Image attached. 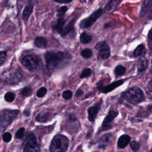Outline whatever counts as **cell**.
Returning <instances> with one entry per match:
<instances>
[{"mask_svg": "<svg viewBox=\"0 0 152 152\" xmlns=\"http://www.w3.org/2000/svg\"><path fill=\"white\" fill-rule=\"evenodd\" d=\"M45 58L46 68L49 70L53 71L68 65L71 59V55L65 52L51 50L45 53Z\"/></svg>", "mask_w": 152, "mask_h": 152, "instance_id": "1", "label": "cell"}, {"mask_svg": "<svg viewBox=\"0 0 152 152\" xmlns=\"http://www.w3.org/2000/svg\"><path fill=\"white\" fill-rule=\"evenodd\" d=\"M121 99L133 104H138L145 100V95L142 90L137 86L132 87L122 92Z\"/></svg>", "mask_w": 152, "mask_h": 152, "instance_id": "2", "label": "cell"}, {"mask_svg": "<svg viewBox=\"0 0 152 152\" xmlns=\"http://www.w3.org/2000/svg\"><path fill=\"white\" fill-rule=\"evenodd\" d=\"M69 145V140L65 135H56L52 139L50 150L51 152H66Z\"/></svg>", "mask_w": 152, "mask_h": 152, "instance_id": "3", "label": "cell"}, {"mask_svg": "<svg viewBox=\"0 0 152 152\" xmlns=\"http://www.w3.org/2000/svg\"><path fill=\"white\" fill-rule=\"evenodd\" d=\"M21 63L27 69L33 71L38 69L42 65V62L39 56L34 55H28L23 58Z\"/></svg>", "mask_w": 152, "mask_h": 152, "instance_id": "4", "label": "cell"}, {"mask_svg": "<svg viewBox=\"0 0 152 152\" xmlns=\"http://www.w3.org/2000/svg\"><path fill=\"white\" fill-rule=\"evenodd\" d=\"M23 152H40V146L37 142L36 138L31 132L28 133L26 137Z\"/></svg>", "mask_w": 152, "mask_h": 152, "instance_id": "5", "label": "cell"}, {"mask_svg": "<svg viewBox=\"0 0 152 152\" xmlns=\"http://www.w3.org/2000/svg\"><path fill=\"white\" fill-rule=\"evenodd\" d=\"M19 111L17 110H4L0 115V125L1 127L8 126L17 117Z\"/></svg>", "mask_w": 152, "mask_h": 152, "instance_id": "6", "label": "cell"}, {"mask_svg": "<svg viewBox=\"0 0 152 152\" xmlns=\"http://www.w3.org/2000/svg\"><path fill=\"white\" fill-rule=\"evenodd\" d=\"M103 13V10L102 8L97 9L91 13L89 17L83 19L79 24V27L82 29L91 27L102 15Z\"/></svg>", "mask_w": 152, "mask_h": 152, "instance_id": "7", "label": "cell"}, {"mask_svg": "<svg viewBox=\"0 0 152 152\" xmlns=\"http://www.w3.org/2000/svg\"><path fill=\"white\" fill-rule=\"evenodd\" d=\"M124 82H125V80L121 79V80H119L114 82H112L110 84L106 86H103L100 83H99L97 84V88L98 89L99 91H100V93L106 94L107 93H109L113 91L117 87L121 86Z\"/></svg>", "mask_w": 152, "mask_h": 152, "instance_id": "8", "label": "cell"}, {"mask_svg": "<svg viewBox=\"0 0 152 152\" xmlns=\"http://www.w3.org/2000/svg\"><path fill=\"white\" fill-rule=\"evenodd\" d=\"M94 48L98 50L100 56L103 59H107L110 56V47L105 41L97 43Z\"/></svg>", "mask_w": 152, "mask_h": 152, "instance_id": "9", "label": "cell"}, {"mask_svg": "<svg viewBox=\"0 0 152 152\" xmlns=\"http://www.w3.org/2000/svg\"><path fill=\"white\" fill-rule=\"evenodd\" d=\"M119 112L118 110H110L108 112L107 115L104 118L102 124L101 128L102 130H107L111 128L110 124L111 122L114 120V119L117 117L118 115Z\"/></svg>", "mask_w": 152, "mask_h": 152, "instance_id": "10", "label": "cell"}, {"mask_svg": "<svg viewBox=\"0 0 152 152\" xmlns=\"http://www.w3.org/2000/svg\"><path fill=\"white\" fill-rule=\"evenodd\" d=\"M22 78L21 72L18 71L11 72L7 77L6 81L10 84H15L18 83Z\"/></svg>", "mask_w": 152, "mask_h": 152, "instance_id": "11", "label": "cell"}, {"mask_svg": "<svg viewBox=\"0 0 152 152\" xmlns=\"http://www.w3.org/2000/svg\"><path fill=\"white\" fill-rule=\"evenodd\" d=\"M112 134L111 133H107L103 135L99 141V147L102 149H106L111 142Z\"/></svg>", "mask_w": 152, "mask_h": 152, "instance_id": "12", "label": "cell"}, {"mask_svg": "<svg viewBox=\"0 0 152 152\" xmlns=\"http://www.w3.org/2000/svg\"><path fill=\"white\" fill-rule=\"evenodd\" d=\"M74 23H75V20H72L69 22H68L67 24L66 23L65 26L64 27L62 31L59 34V35L64 37L68 34L72 33L74 31Z\"/></svg>", "mask_w": 152, "mask_h": 152, "instance_id": "13", "label": "cell"}, {"mask_svg": "<svg viewBox=\"0 0 152 152\" xmlns=\"http://www.w3.org/2000/svg\"><path fill=\"white\" fill-rule=\"evenodd\" d=\"M121 2H122V1H113V0L109 1L106 4L103 10V12L106 14L113 12L119 6Z\"/></svg>", "mask_w": 152, "mask_h": 152, "instance_id": "14", "label": "cell"}, {"mask_svg": "<svg viewBox=\"0 0 152 152\" xmlns=\"http://www.w3.org/2000/svg\"><path fill=\"white\" fill-rule=\"evenodd\" d=\"M66 23V21L63 17H59L57 19L56 23L53 25L52 28L54 31H55L59 34L61 33V32L62 31L64 27L65 26Z\"/></svg>", "mask_w": 152, "mask_h": 152, "instance_id": "15", "label": "cell"}, {"mask_svg": "<svg viewBox=\"0 0 152 152\" xmlns=\"http://www.w3.org/2000/svg\"><path fill=\"white\" fill-rule=\"evenodd\" d=\"M100 110V107L98 105L90 107L87 110L88 119L89 121L93 122L96 119L97 113Z\"/></svg>", "mask_w": 152, "mask_h": 152, "instance_id": "16", "label": "cell"}, {"mask_svg": "<svg viewBox=\"0 0 152 152\" xmlns=\"http://www.w3.org/2000/svg\"><path fill=\"white\" fill-rule=\"evenodd\" d=\"M151 7H152V1H149V0L144 1L142 4L141 8L140 10V17H141L144 16L148 11L151 12Z\"/></svg>", "mask_w": 152, "mask_h": 152, "instance_id": "17", "label": "cell"}, {"mask_svg": "<svg viewBox=\"0 0 152 152\" xmlns=\"http://www.w3.org/2000/svg\"><path fill=\"white\" fill-rule=\"evenodd\" d=\"M53 116L50 112H42L37 114L35 118L36 121L39 122H46L52 119Z\"/></svg>", "mask_w": 152, "mask_h": 152, "instance_id": "18", "label": "cell"}, {"mask_svg": "<svg viewBox=\"0 0 152 152\" xmlns=\"http://www.w3.org/2000/svg\"><path fill=\"white\" fill-rule=\"evenodd\" d=\"M33 7H34V4L32 3L31 2H29L26 4L23 10V15H22V17L24 20H27L29 18L30 14L33 12Z\"/></svg>", "mask_w": 152, "mask_h": 152, "instance_id": "19", "label": "cell"}, {"mask_svg": "<svg viewBox=\"0 0 152 152\" xmlns=\"http://www.w3.org/2000/svg\"><path fill=\"white\" fill-rule=\"evenodd\" d=\"M131 138L127 134H124L122 135L118 140V147L120 148H125L130 142Z\"/></svg>", "mask_w": 152, "mask_h": 152, "instance_id": "20", "label": "cell"}, {"mask_svg": "<svg viewBox=\"0 0 152 152\" xmlns=\"http://www.w3.org/2000/svg\"><path fill=\"white\" fill-rule=\"evenodd\" d=\"M148 60L144 56L141 57L137 63V70L139 72H142L145 71L148 68Z\"/></svg>", "mask_w": 152, "mask_h": 152, "instance_id": "21", "label": "cell"}, {"mask_svg": "<svg viewBox=\"0 0 152 152\" xmlns=\"http://www.w3.org/2000/svg\"><path fill=\"white\" fill-rule=\"evenodd\" d=\"M146 53V49L144 44H140L138 45L136 48L134 49L133 55L134 56L137 58V57H144V55Z\"/></svg>", "mask_w": 152, "mask_h": 152, "instance_id": "22", "label": "cell"}, {"mask_svg": "<svg viewBox=\"0 0 152 152\" xmlns=\"http://www.w3.org/2000/svg\"><path fill=\"white\" fill-rule=\"evenodd\" d=\"M34 45L39 48H45L48 44L47 39L42 36H37L34 40Z\"/></svg>", "mask_w": 152, "mask_h": 152, "instance_id": "23", "label": "cell"}, {"mask_svg": "<svg viewBox=\"0 0 152 152\" xmlns=\"http://www.w3.org/2000/svg\"><path fill=\"white\" fill-rule=\"evenodd\" d=\"M92 39V36L85 31L82 32L80 36V40L83 44H87L91 42Z\"/></svg>", "mask_w": 152, "mask_h": 152, "instance_id": "24", "label": "cell"}, {"mask_svg": "<svg viewBox=\"0 0 152 152\" xmlns=\"http://www.w3.org/2000/svg\"><path fill=\"white\" fill-rule=\"evenodd\" d=\"M125 72L126 68L122 65H117L114 69V73L116 77H120L124 75L125 74Z\"/></svg>", "mask_w": 152, "mask_h": 152, "instance_id": "25", "label": "cell"}, {"mask_svg": "<svg viewBox=\"0 0 152 152\" xmlns=\"http://www.w3.org/2000/svg\"><path fill=\"white\" fill-rule=\"evenodd\" d=\"M81 56L84 59H89L93 56V52L90 49L86 48L81 52Z\"/></svg>", "mask_w": 152, "mask_h": 152, "instance_id": "26", "label": "cell"}, {"mask_svg": "<svg viewBox=\"0 0 152 152\" xmlns=\"http://www.w3.org/2000/svg\"><path fill=\"white\" fill-rule=\"evenodd\" d=\"M91 74H92L91 69L89 68H86L82 71V72L80 75V78H88L91 75Z\"/></svg>", "mask_w": 152, "mask_h": 152, "instance_id": "27", "label": "cell"}, {"mask_svg": "<svg viewBox=\"0 0 152 152\" xmlns=\"http://www.w3.org/2000/svg\"><path fill=\"white\" fill-rule=\"evenodd\" d=\"M32 94V89L29 87H24L20 91V94L23 97H28Z\"/></svg>", "mask_w": 152, "mask_h": 152, "instance_id": "28", "label": "cell"}, {"mask_svg": "<svg viewBox=\"0 0 152 152\" xmlns=\"http://www.w3.org/2000/svg\"><path fill=\"white\" fill-rule=\"evenodd\" d=\"M47 88L45 87H40L36 93V96L39 98H42L45 96V94L47 93Z\"/></svg>", "mask_w": 152, "mask_h": 152, "instance_id": "29", "label": "cell"}, {"mask_svg": "<svg viewBox=\"0 0 152 152\" xmlns=\"http://www.w3.org/2000/svg\"><path fill=\"white\" fill-rule=\"evenodd\" d=\"M68 8L66 5H64L61 7L58 10H57V16L58 17H62L65 13L67 11Z\"/></svg>", "mask_w": 152, "mask_h": 152, "instance_id": "30", "label": "cell"}, {"mask_svg": "<svg viewBox=\"0 0 152 152\" xmlns=\"http://www.w3.org/2000/svg\"><path fill=\"white\" fill-rule=\"evenodd\" d=\"M15 94L12 92H8L7 93L5 94V96H4V98H5V100L8 102H12L14 99H15Z\"/></svg>", "mask_w": 152, "mask_h": 152, "instance_id": "31", "label": "cell"}, {"mask_svg": "<svg viewBox=\"0 0 152 152\" xmlns=\"http://www.w3.org/2000/svg\"><path fill=\"white\" fill-rule=\"evenodd\" d=\"M62 96L65 100H69L72 97V92L70 90H66L62 92Z\"/></svg>", "mask_w": 152, "mask_h": 152, "instance_id": "32", "label": "cell"}, {"mask_svg": "<svg viewBox=\"0 0 152 152\" xmlns=\"http://www.w3.org/2000/svg\"><path fill=\"white\" fill-rule=\"evenodd\" d=\"M131 148L134 151H137L140 149V144L135 141H133L130 144Z\"/></svg>", "mask_w": 152, "mask_h": 152, "instance_id": "33", "label": "cell"}, {"mask_svg": "<svg viewBox=\"0 0 152 152\" xmlns=\"http://www.w3.org/2000/svg\"><path fill=\"white\" fill-rule=\"evenodd\" d=\"M24 132H25V129L24 128L22 127V128H20L17 131V132L15 133V137L17 138H18V139H21L23 137L24 135Z\"/></svg>", "mask_w": 152, "mask_h": 152, "instance_id": "34", "label": "cell"}, {"mask_svg": "<svg viewBox=\"0 0 152 152\" xmlns=\"http://www.w3.org/2000/svg\"><path fill=\"white\" fill-rule=\"evenodd\" d=\"M7 58V53L4 51L0 52V66L4 63Z\"/></svg>", "mask_w": 152, "mask_h": 152, "instance_id": "35", "label": "cell"}, {"mask_svg": "<svg viewBox=\"0 0 152 152\" xmlns=\"http://www.w3.org/2000/svg\"><path fill=\"white\" fill-rule=\"evenodd\" d=\"M12 138L11 134L10 132H5L4 135H3V140L5 142H9L11 141Z\"/></svg>", "mask_w": 152, "mask_h": 152, "instance_id": "36", "label": "cell"}, {"mask_svg": "<svg viewBox=\"0 0 152 152\" xmlns=\"http://www.w3.org/2000/svg\"><path fill=\"white\" fill-rule=\"evenodd\" d=\"M84 94V91L83 90H81V88H78L77 91H76V93H75V97L78 98L80 97H81L83 94Z\"/></svg>", "mask_w": 152, "mask_h": 152, "instance_id": "37", "label": "cell"}, {"mask_svg": "<svg viewBox=\"0 0 152 152\" xmlns=\"http://www.w3.org/2000/svg\"><path fill=\"white\" fill-rule=\"evenodd\" d=\"M147 38H148V43H149V48L150 49H151V39H152V34L151 33V30H149L148 31V36H147Z\"/></svg>", "mask_w": 152, "mask_h": 152, "instance_id": "38", "label": "cell"}, {"mask_svg": "<svg viewBox=\"0 0 152 152\" xmlns=\"http://www.w3.org/2000/svg\"><path fill=\"white\" fill-rule=\"evenodd\" d=\"M54 2L59 4H68L71 2H72V0L70 1H58V0H54Z\"/></svg>", "mask_w": 152, "mask_h": 152, "instance_id": "39", "label": "cell"}, {"mask_svg": "<svg viewBox=\"0 0 152 152\" xmlns=\"http://www.w3.org/2000/svg\"><path fill=\"white\" fill-rule=\"evenodd\" d=\"M110 25H111L110 23H105V24H104V28H107L108 27H110Z\"/></svg>", "mask_w": 152, "mask_h": 152, "instance_id": "40", "label": "cell"}, {"mask_svg": "<svg viewBox=\"0 0 152 152\" xmlns=\"http://www.w3.org/2000/svg\"><path fill=\"white\" fill-rule=\"evenodd\" d=\"M24 114L26 116H28L30 115V112L28 110H26L24 112Z\"/></svg>", "mask_w": 152, "mask_h": 152, "instance_id": "41", "label": "cell"}]
</instances>
